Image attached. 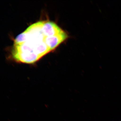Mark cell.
<instances>
[{
	"instance_id": "6da1fadb",
	"label": "cell",
	"mask_w": 121,
	"mask_h": 121,
	"mask_svg": "<svg viewBox=\"0 0 121 121\" xmlns=\"http://www.w3.org/2000/svg\"><path fill=\"white\" fill-rule=\"evenodd\" d=\"M68 37L55 22L38 21L16 37L11 48V58L17 62L33 64L55 49Z\"/></svg>"
}]
</instances>
